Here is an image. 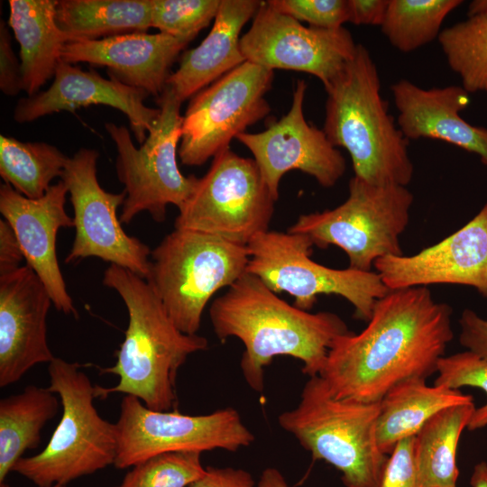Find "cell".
<instances>
[{
	"mask_svg": "<svg viewBox=\"0 0 487 487\" xmlns=\"http://www.w3.org/2000/svg\"><path fill=\"white\" fill-rule=\"evenodd\" d=\"M274 10L309 26L337 29L348 22V0H269Z\"/></svg>",
	"mask_w": 487,
	"mask_h": 487,
	"instance_id": "35",
	"label": "cell"
},
{
	"mask_svg": "<svg viewBox=\"0 0 487 487\" xmlns=\"http://www.w3.org/2000/svg\"><path fill=\"white\" fill-rule=\"evenodd\" d=\"M248 262L245 245L175 228L152 251L146 280L176 326L184 334L197 335L209 300L243 276Z\"/></svg>",
	"mask_w": 487,
	"mask_h": 487,
	"instance_id": "7",
	"label": "cell"
},
{
	"mask_svg": "<svg viewBox=\"0 0 487 487\" xmlns=\"http://www.w3.org/2000/svg\"><path fill=\"white\" fill-rule=\"evenodd\" d=\"M308 85L297 81L291 106L278 121L260 133H243L236 139L253 155L263 180L273 198H279L280 182L290 170L313 177L324 188H331L346 170L345 159L323 129L308 124L303 104Z\"/></svg>",
	"mask_w": 487,
	"mask_h": 487,
	"instance_id": "16",
	"label": "cell"
},
{
	"mask_svg": "<svg viewBox=\"0 0 487 487\" xmlns=\"http://www.w3.org/2000/svg\"><path fill=\"white\" fill-rule=\"evenodd\" d=\"M275 202L254 160L227 148L214 157L207 172L198 179L179 209L175 228L246 246L269 230Z\"/></svg>",
	"mask_w": 487,
	"mask_h": 487,
	"instance_id": "11",
	"label": "cell"
},
{
	"mask_svg": "<svg viewBox=\"0 0 487 487\" xmlns=\"http://www.w3.org/2000/svg\"><path fill=\"white\" fill-rule=\"evenodd\" d=\"M438 42L449 68L469 94L487 93V14L441 31Z\"/></svg>",
	"mask_w": 487,
	"mask_h": 487,
	"instance_id": "31",
	"label": "cell"
},
{
	"mask_svg": "<svg viewBox=\"0 0 487 487\" xmlns=\"http://www.w3.org/2000/svg\"><path fill=\"white\" fill-rule=\"evenodd\" d=\"M323 131L347 151L354 176L373 185L407 187L413 178L409 140L389 113L369 50L357 43L354 56L325 87Z\"/></svg>",
	"mask_w": 487,
	"mask_h": 487,
	"instance_id": "4",
	"label": "cell"
},
{
	"mask_svg": "<svg viewBox=\"0 0 487 487\" xmlns=\"http://www.w3.org/2000/svg\"><path fill=\"white\" fill-rule=\"evenodd\" d=\"M209 317L220 341L234 336L244 344L242 374L257 392L274 357H294L302 361L304 374L319 375L333 342L350 332L338 315L290 305L247 271L212 302Z\"/></svg>",
	"mask_w": 487,
	"mask_h": 487,
	"instance_id": "2",
	"label": "cell"
},
{
	"mask_svg": "<svg viewBox=\"0 0 487 487\" xmlns=\"http://www.w3.org/2000/svg\"><path fill=\"white\" fill-rule=\"evenodd\" d=\"M115 466L125 469L157 455L224 449L235 452L254 441L253 434L233 408L206 415L147 408L138 398L125 395L117 422Z\"/></svg>",
	"mask_w": 487,
	"mask_h": 487,
	"instance_id": "12",
	"label": "cell"
},
{
	"mask_svg": "<svg viewBox=\"0 0 487 487\" xmlns=\"http://www.w3.org/2000/svg\"><path fill=\"white\" fill-rule=\"evenodd\" d=\"M437 377L435 385H443L459 390L462 387H474L482 390L487 396V358L469 350L449 356H443L437 364ZM487 426V402L475 408L467 426L473 431Z\"/></svg>",
	"mask_w": 487,
	"mask_h": 487,
	"instance_id": "34",
	"label": "cell"
},
{
	"mask_svg": "<svg viewBox=\"0 0 487 487\" xmlns=\"http://www.w3.org/2000/svg\"><path fill=\"white\" fill-rule=\"evenodd\" d=\"M452 308L427 287L389 290L367 326L332 344L319 376L336 399L377 402L396 384L427 379L454 337Z\"/></svg>",
	"mask_w": 487,
	"mask_h": 487,
	"instance_id": "1",
	"label": "cell"
},
{
	"mask_svg": "<svg viewBox=\"0 0 487 487\" xmlns=\"http://www.w3.org/2000/svg\"><path fill=\"white\" fill-rule=\"evenodd\" d=\"M413 200L407 187L373 185L354 176L343 204L300 215L288 232L307 235L321 249L335 245L346 253L349 268L369 271L378 259L403 254L400 236Z\"/></svg>",
	"mask_w": 487,
	"mask_h": 487,
	"instance_id": "8",
	"label": "cell"
},
{
	"mask_svg": "<svg viewBox=\"0 0 487 487\" xmlns=\"http://www.w3.org/2000/svg\"><path fill=\"white\" fill-rule=\"evenodd\" d=\"M427 379L410 378L393 386L380 400L376 439L390 455L398 442L415 436L425 423L443 409L472 402L473 397L443 385L428 386Z\"/></svg>",
	"mask_w": 487,
	"mask_h": 487,
	"instance_id": "25",
	"label": "cell"
},
{
	"mask_svg": "<svg viewBox=\"0 0 487 487\" xmlns=\"http://www.w3.org/2000/svg\"><path fill=\"white\" fill-rule=\"evenodd\" d=\"M0 487H10L7 483H5V482H0ZM51 487H65L64 485H61V484H55Z\"/></svg>",
	"mask_w": 487,
	"mask_h": 487,
	"instance_id": "45",
	"label": "cell"
},
{
	"mask_svg": "<svg viewBox=\"0 0 487 487\" xmlns=\"http://www.w3.org/2000/svg\"><path fill=\"white\" fill-rule=\"evenodd\" d=\"M152 0H57L55 18L69 41L147 32Z\"/></svg>",
	"mask_w": 487,
	"mask_h": 487,
	"instance_id": "26",
	"label": "cell"
},
{
	"mask_svg": "<svg viewBox=\"0 0 487 487\" xmlns=\"http://www.w3.org/2000/svg\"><path fill=\"white\" fill-rule=\"evenodd\" d=\"M189 487H256L250 473L233 467L206 468L202 477Z\"/></svg>",
	"mask_w": 487,
	"mask_h": 487,
	"instance_id": "39",
	"label": "cell"
},
{
	"mask_svg": "<svg viewBox=\"0 0 487 487\" xmlns=\"http://www.w3.org/2000/svg\"><path fill=\"white\" fill-rule=\"evenodd\" d=\"M240 45L246 61L271 70L308 73L326 87L354 56L357 43L345 27L305 26L262 1Z\"/></svg>",
	"mask_w": 487,
	"mask_h": 487,
	"instance_id": "15",
	"label": "cell"
},
{
	"mask_svg": "<svg viewBox=\"0 0 487 487\" xmlns=\"http://www.w3.org/2000/svg\"><path fill=\"white\" fill-rule=\"evenodd\" d=\"M461 0H390L381 30L401 52L414 51L437 39L446 17Z\"/></svg>",
	"mask_w": 487,
	"mask_h": 487,
	"instance_id": "30",
	"label": "cell"
},
{
	"mask_svg": "<svg viewBox=\"0 0 487 487\" xmlns=\"http://www.w3.org/2000/svg\"><path fill=\"white\" fill-rule=\"evenodd\" d=\"M103 283L121 297L129 322L115 364L99 368L101 373L116 375L118 383L95 386L96 398L124 393L151 409L170 410L176 405L178 371L190 354L207 348V339L182 333L150 283L133 271L110 264Z\"/></svg>",
	"mask_w": 487,
	"mask_h": 487,
	"instance_id": "3",
	"label": "cell"
},
{
	"mask_svg": "<svg viewBox=\"0 0 487 487\" xmlns=\"http://www.w3.org/2000/svg\"><path fill=\"white\" fill-rule=\"evenodd\" d=\"M57 0H10L8 25L20 45L23 90L28 96L54 76L69 41L55 18Z\"/></svg>",
	"mask_w": 487,
	"mask_h": 487,
	"instance_id": "24",
	"label": "cell"
},
{
	"mask_svg": "<svg viewBox=\"0 0 487 487\" xmlns=\"http://www.w3.org/2000/svg\"><path fill=\"white\" fill-rule=\"evenodd\" d=\"M273 70L245 61L191 98L183 115L179 157L199 166L271 112L265 98Z\"/></svg>",
	"mask_w": 487,
	"mask_h": 487,
	"instance_id": "13",
	"label": "cell"
},
{
	"mask_svg": "<svg viewBox=\"0 0 487 487\" xmlns=\"http://www.w3.org/2000/svg\"><path fill=\"white\" fill-rule=\"evenodd\" d=\"M262 1L221 0L212 29L201 43L186 51L166 87L182 103L246 61L240 33Z\"/></svg>",
	"mask_w": 487,
	"mask_h": 487,
	"instance_id": "23",
	"label": "cell"
},
{
	"mask_svg": "<svg viewBox=\"0 0 487 487\" xmlns=\"http://www.w3.org/2000/svg\"><path fill=\"white\" fill-rule=\"evenodd\" d=\"M390 0H348V22L355 25L382 24Z\"/></svg>",
	"mask_w": 487,
	"mask_h": 487,
	"instance_id": "41",
	"label": "cell"
},
{
	"mask_svg": "<svg viewBox=\"0 0 487 487\" xmlns=\"http://www.w3.org/2000/svg\"><path fill=\"white\" fill-rule=\"evenodd\" d=\"M414 446L415 436L397 443L388 456L379 487H418Z\"/></svg>",
	"mask_w": 487,
	"mask_h": 487,
	"instance_id": "36",
	"label": "cell"
},
{
	"mask_svg": "<svg viewBox=\"0 0 487 487\" xmlns=\"http://www.w3.org/2000/svg\"><path fill=\"white\" fill-rule=\"evenodd\" d=\"M58 395L29 385L0 400V482H5L26 450L36 448L46 423L59 410Z\"/></svg>",
	"mask_w": 487,
	"mask_h": 487,
	"instance_id": "28",
	"label": "cell"
},
{
	"mask_svg": "<svg viewBox=\"0 0 487 487\" xmlns=\"http://www.w3.org/2000/svg\"><path fill=\"white\" fill-rule=\"evenodd\" d=\"M379 413L380 401L336 399L316 375L305 383L298 405L278 421L313 460L340 471L345 487H379L388 459L376 439Z\"/></svg>",
	"mask_w": 487,
	"mask_h": 487,
	"instance_id": "5",
	"label": "cell"
},
{
	"mask_svg": "<svg viewBox=\"0 0 487 487\" xmlns=\"http://www.w3.org/2000/svg\"><path fill=\"white\" fill-rule=\"evenodd\" d=\"M69 157L44 142H22L0 136V175L21 195L37 199L62 177Z\"/></svg>",
	"mask_w": 487,
	"mask_h": 487,
	"instance_id": "29",
	"label": "cell"
},
{
	"mask_svg": "<svg viewBox=\"0 0 487 487\" xmlns=\"http://www.w3.org/2000/svg\"><path fill=\"white\" fill-rule=\"evenodd\" d=\"M24 259L19 241L9 223L0 220V276L11 273L23 265Z\"/></svg>",
	"mask_w": 487,
	"mask_h": 487,
	"instance_id": "40",
	"label": "cell"
},
{
	"mask_svg": "<svg viewBox=\"0 0 487 487\" xmlns=\"http://www.w3.org/2000/svg\"><path fill=\"white\" fill-rule=\"evenodd\" d=\"M98 152L80 148L69 157L61 180L72 204L75 238L66 263L96 257L127 269L147 280L151 270L149 246L128 235L117 216L126 193H111L99 184L96 175Z\"/></svg>",
	"mask_w": 487,
	"mask_h": 487,
	"instance_id": "14",
	"label": "cell"
},
{
	"mask_svg": "<svg viewBox=\"0 0 487 487\" xmlns=\"http://www.w3.org/2000/svg\"><path fill=\"white\" fill-rule=\"evenodd\" d=\"M470 484L472 487H487V462L481 461L474 465Z\"/></svg>",
	"mask_w": 487,
	"mask_h": 487,
	"instance_id": "43",
	"label": "cell"
},
{
	"mask_svg": "<svg viewBox=\"0 0 487 487\" xmlns=\"http://www.w3.org/2000/svg\"><path fill=\"white\" fill-rule=\"evenodd\" d=\"M256 487H289L281 473L273 467L266 468Z\"/></svg>",
	"mask_w": 487,
	"mask_h": 487,
	"instance_id": "42",
	"label": "cell"
},
{
	"mask_svg": "<svg viewBox=\"0 0 487 487\" xmlns=\"http://www.w3.org/2000/svg\"><path fill=\"white\" fill-rule=\"evenodd\" d=\"M51 303L44 284L27 264L0 276L1 388L55 358L47 339Z\"/></svg>",
	"mask_w": 487,
	"mask_h": 487,
	"instance_id": "19",
	"label": "cell"
},
{
	"mask_svg": "<svg viewBox=\"0 0 487 487\" xmlns=\"http://www.w3.org/2000/svg\"><path fill=\"white\" fill-rule=\"evenodd\" d=\"M391 90L398 110L397 124L409 141H443L478 155L487 166V128L471 124L460 115L471 101L463 87L423 88L402 78Z\"/></svg>",
	"mask_w": 487,
	"mask_h": 487,
	"instance_id": "22",
	"label": "cell"
},
{
	"mask_svg": "<svg viewBox=\"0 0 487 487\" xmlns=\"http://www.w3.org/2000/svg\"><path fill=\"white\" fill-rule=\"evenodd\" d=\"M487 14V0H474L469 4L467 15Z\"/></svg>",
	"mask_w": 487,
	"mask_h": 487,
	"instance_id": "44",
	"label": "cell"
},
{
	"mask_svg": "<svg viewBox=\"0 0 487 487\" xmlns=\"http://www.w3.org/2000/svg\"><path fill=\"white\" fill-rule=\"evenodd\" d=\"M0 89L10 96L23 90L21 63L14 52L11 34L3 20L0 22Z\"/></svg>",
	"mask_w": 487,
	"mask_h": 487,
	"instance_id": "37",
	"label": "cell"
},
{
	"mask_svg": "<svg viewBox=\"0 0 487 487\" xmlns=\"http://www.w3.org/2000/svg\"><path fill=\"white\" fill-rule=\"evenodd\" d=\"M152 27L190 41L216 18L221 0H152Z\"/></svg>",
	"mask_w": 487,
	"mask_h": 487,
	"instance_id": "33",
	"label": "cell"
},
{
	"mask_svg": "<svg viewBox=\"0 0 487 487\" xmlns=\"http://www.w3.org/2000/svg\"><path fill=\"white\" fill-rule=\"evenodd\" d=\"M188 41L158 32H133L95 41L67 42L61 60L104 66L119 81L157 97L170 69Z\"/></svg>",
	"mask_w": 487,
	"mask_h": 487,
	"instance_id": "21",
	"label": "cell"
},
{
	"mask_svg": "<svg viewBox=\"0 0 487 487\" xmlns=\"http://www.w3.org/2000/svg\"><path fill=\"white\" fill-rule=\"evenodd\" d=\"M157 104L160 116L139 148L125 126L114 123L105 125L116 147V173L126 193L119 217L124 224L143 211L149 212L154 221L163 222L167 206L171 204L179 209L198 180L195 175L184 176L178 166L181 102L166 87Z\"/></svg>",
	"mask_w": 487,
	"mask_h": 487,
	"instance_id": "9",
	"label": "cell"
},
{
	"mask_svg": "<svg viewBox=\"0 0 487 487\" xmlns=\"http://www.w3.org/2000/svg\"><path fill=\"white\" fill-rule=\"evenodd\" d=\"M475 409L473 401L441 409L415 436L418 487H456V451Z\"/></svg>",
	"mask_w": 487,
	"mask_h": 487,
	"instance_id": "27",
	"label": "cell"
},
{
	"mask_svg": "<svg viewBox=\"0 0 487 487\" xmlns=\"http://www.w3.org/2000/svg\"><path fill=\"white\" fill-rule=\"evenodd\" d=\"M68 188L63 180L53 184L40 198H28L10 185L0 186V212L12 226L26 264L44 284L57 310L78 317L56 253L60 228L74 226L65 210Z\"/></svg>",
	"mask_w": 487,
	"mask_h": 487,
	"instance_id": "18",
	"label": "cell"
},
{
	"mask_svg": "<svg viewBox=\"0 0 487 487\" xmlns=\"http://www.w3.org/2000/svg\"><path fill=\"white\" fill-rule=\"evenodd\" d=\"M389 290L432 284L470 286L487 298V203L463 227L413 255L373 264Z\"/></svg>",
	"mask_w": 487,
	"mask_h": 487,
	"instance_id": "17",
	"label": "cell"
},
{
	"mask_svg": "<svg viewBox=\"0 0 487 487\" xmlns=\"http://www.w3.org/2000/svg\"><path fill=\"white\" fill-rule=\"evenodd\" d=\"M459 342L467 350L487 358V320L471 309H464L459 318Z\"/></svg>",
	"mask_w": 487,
	"mask_h": 487,
	"instance_id": "38",
	"label": "cell"
},
{
	"mask_svg": "<svg viewBox=\"0 0 487 487\" xmlns=\"http://www.w3.org/2000/svg\"><path fill=\"white\" fill-rule=\"evenodd\" d=\"M80 367L58 357L49 363V389L60 399L61 418L45 448L13 468L38 487L65 486L115 464L116 425L99 415L95 386Z\"/></svg>",
	"mask_w": 487,
	"mask_h": 487,
	"instance_id": "6",
	"label": "cell"
},
{
	"mask_svg": "<svg viewBox=\"0 0 487 487\" xmlns=\"http://www.w3.org/2000/svg\"><path fill=\"white\" fill-rule=\"evenodd\" d=\"M53 77L48 89L18 100L14 112L16 122H32L52 113L93 105L108 106L127 116L135 139L142 144L160 116V108L145 106L148 93L112 76L106 79L95 70L84 71L61 60Z\"/></svg>",
	"mask_w": 487,
	"mask_h": 487,
	"instance_id": "20",
	"label": "cell"
},
{
	"mask_svg": "<svg viewBox=\"0 0 487 487\" xmlns=\"http://www.w3.org/2000/svg\"><path fill=\"white\" fill-rule=\"evenodd\" d=\"M313 246L307 235L268 230L246 245V271L275 293L292 296L300 309L309 311L320 295H337L354 306L356 318L367 322L375 302L389 291L379 274L326 267L311 259Z\"/></svg>",
	"mask_w": 487,
	"mask_h": 487,
	"instance_id": "10",
	"label": "cell"
},
{
	"mask_svg": "<svg viewBox=\"0 0 487 487\" xmlns=\"http://www.w3.org/2000/svg\"><path fill=\"white\" fill-rule=\"evenodd\" d=\"M201 452H170L152 456L133 466L115 487H186L206 472Z\"/></svg>",
	"mask_w": 487,
	"mask_h": 487,
	"instance_id": "32",
	"label": "cell"
}]
</instances>
